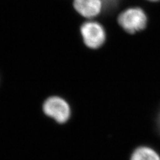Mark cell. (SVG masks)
I'll list each match as a JSON object with an SVG mask.
<instances>
[{
	"label": "cell",
	"instance_id": "cell-1",
	"mask_svg": "<svg viewBox=\"0 0 160 160\" xmlns=\"http://www.w3.org/2000/svg\"><path fill=\"white\" fill-rule=\"evenodd\" d=\"M118 22L124 31L133 34L146 28L148 17L141 8L132 7L123 10L119 15Z\"/></svg>",
	"mask_w": 160,
	"mask_h": 160
},
{
	"label": "cell",
	"instance_id": "cell-2",
	"mask_svg": "<svg viewBox=\"0 0 160 160\" xmlns=\"http://www.w3.org/2000/svg\"><path fill=\"white\" fill-rule=\"evenodd\" d=\"M44 113L59 123L67 122L71 116V108L69 103L61 97L48 98L43 104Z\"/></svg>",
	"mask_w": 160,
	"mask_h": 160
},
{
	"label": "cell",
	"instance_id": "cell-3",
	"mask_svg": "<svg viewBox=\"0 0 160 160\" xmlns=\"http://www.w3.org/2000/svg\"><path fill=\"white\" fill-rule=\"evenodd\" d=\"M80 32L84 43L89 48L98 49L106 41V31L102 25L98 22H85L81 26Z\"/></svg>",
	"mask_w": 160,
	"mask_h": 160
},
{
	"label": "cell",
	"instance_id": "cell-4",
	"mask_svg": "<svg viewBox=\"0 0 160 160\" xmlns=\"http://www.w3.org/2000/svg\"><path fill=\"white\" fill-rule=\"evenodd\" d=\"M73 6L80 16L87 19L96 18L103 11L102 0H73Z\"/></svg>",
	"mask_w": 160,
	"mask_h": 160
},
{
	"label": "cell",
	"instance_id": "cell-5",
	"mask_svg": "<svg viewBox=\"0 0 160 160\" xmlns=\"http://www.w3.org/2000/svg\"><path fill=\"white\" fill-rule=\"evenodd\" d=\"M131 160H160V157L151 148L139 147L132 153Z\"/></svg>",
	"mask_w": 160,
	"mask_h": 160
},
{
	"label": "cell",
	"instance_id": "cell-6",
	"mask_svg": "<svg viewBox=\"0 0 160 160\" xmlns=\"http://www.w3.org/2000/svg\"><path fill=\"white\" fill-rule=\"evenodd\" d=\"M103 3V11L106 13H111L118 8L122 0H102Z\"/></svg>",
	"mask_w": 160,
	"mask_h": 160
},
{
	"label": "cell",
	"instance_id": "cell-7",
	"mask_svg": "<svg viewBox=\"0 0 160 160\" xmlns=\"http://www.w3.org/2000/svg\"><path fill=\"white\" fill-rule=\"evenodd\" d=\"M158 129L160 132V112L158 115Z\"/></svg>",
	"mask_w": 160,
	"mask_h": 160
},
{
	"label": "cell",
	"instance_id": "cell-8",
	"mask_svg": "<svg viewBox=\"0 0 160 160\" xmlns=\"http://www.w3.org/2000/svg\"><path fill=\"white\" fill-rule=\"evenodd\" d=\"M148 2H153V3H156V2H160V0H146Z\"/></svg>",
	"mask_w": 160,
	"mask_h": 160
}]
</instances>
